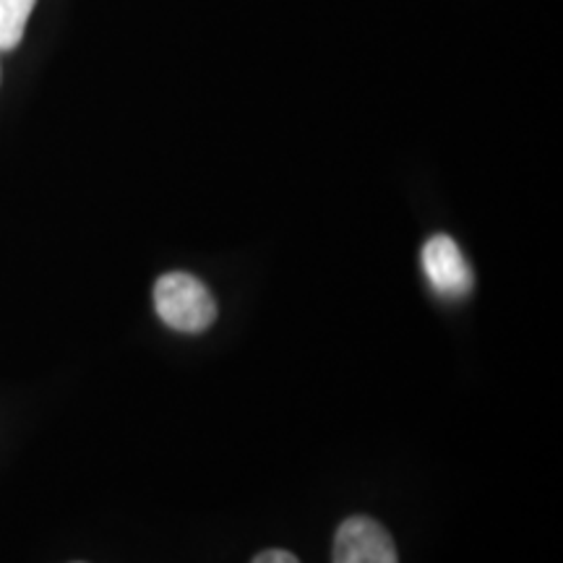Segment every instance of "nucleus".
I'll use <instances>...</instances> for the list:
<instances>
[{
  "label": "nucleus",
  "instance_id": "f257e3e1",
  "mask_svg": "<svg viewBox=\"0 0 563 563\" xmlns=\"http://www.w3.org/2000/svg\"><path fill=\"white\" fill-rule=\"evenodd\" d=\"M154 308L167 327L183 334H201L217 319L214 295L186 272L162 274L154 285Z\"/></svg>",
  "mask_w": 563,
  "mask_h": 563
},
{
  "label": "nucleus",
  "instance_id": "f03ea898",
  "mask_svg": "<svg viewBox=\"0 0 563 563\" xmlns=\"http://www.w3.org/2000/svg\"><path fill=\"white\" fill-rule=\"evenodd\" d=\"M334 563H399L394 538L371 517L344 519L334 538Z\"/></svg>",
  "mask_w": 563,
  "mask_h": 563
},
{
  "label": "nucleus",
  "instance_id": "7ed1b4c3",
  "mask_svg": "<svg viewBox=\"0 0 563 563\" xmlns=\"http://www.w3.org/2000/svg\"><path fill=\"white\" fill-rule=\"evenodd\" d=\"M422 269L433 290L443 298H464L473 290V269L464 262L460 245L449 235H435L426 243Z\"/></svg>",
  "mask_w": 563,
  "mask_h": 563
},
{
  "label": "nucleus",
  "instance_id": "20e7f679",
  "mask_svg": "<svg viewBox=\"0 0 563 563\" xmlns=\"http://www.w3.org/2000/svg\"><path fill=\"white\" fill-rule=\"evenodd\" d=\"M37 0H0V53L19 47Z\"/></svg>",
  "mask_w": 563,
  "mask_h": 563
},
{
  "label": "nucleus",
  "instance_id": "39448f33",
  "mask_svg": "<svg viewBox=\"0 0 563 563\" xmlns=\"http://www.w3.org/2000/svg\"><path fill=\"white\" fill-rule=\"evenodd\" d=\"M251 563H300L298 555L290 551H279V548H272V551L258 553Z\"/></svg>",
  "mask_w": 563,
  "mask_h": 563
}]
</instances>
